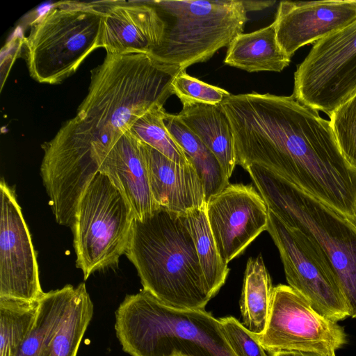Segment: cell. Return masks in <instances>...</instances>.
<instances>
[{
    "mask_svg": "<svg viewBox=\"0 0 356 356\" xmlns=\"http://www.w3.org/2000/svg\"><path fill=\"white\" fill-rule=\"evenodd\" d=\"M234 134L236 163L264 166L356 220V170L330 122L293 95H230L220 104Z\"/></svg>",
    "mask_w": 356,
    "mask_h": 356,
    "instance_id": "6da1fadb",
    "label": "cell"
},
{
    "mask_svg": "<svg viewBox=\"0 0 356 356\" xmlns=\"http://www.w3.org/2000/svg\"><path fill=\"white\" fill-rule=\"evenodd\" d=\"M181 70L147 54H106L90 72L88 93L76 116L111 147L143 114L163 107Z\"/></svg>",
    "mask_w": 356,
    "mask_h": 356,
    "instance_id": "7a4b0ae2",
    "label": "cell"
},
{
    "mask_svg": "<svg viewBox=\"0 0 356 356\" xmlns=\"http://www.w3.org/2000/svg\"><path fill=\"white\" fill-rule=\"evenodd\" d=\"M143 290L177 309H205L213 298L181 214L159 208L134 219L125 253Z\"/></svg>",
    "mask_w": 356,
    "mask_h": 356,
    "instance_id": "3957f363",
    "label": "cell"
},
{
    "mask_svg": "<svg viewBox=\"0 0 356 356\" xmlns=\"http://www.w3.org/2000/svg\"><path fill=\"white\" fill-rule=\"evenodd\" d=\"M115 330L131 356H236L210 312L168 307L143 289L119 305Z\"/></svg>",
    "mask_w": 356,
    "mask_h": 356,
    "instance_id": "277c9868",
    "label": "cell"
},
{
    "mask_svg": "<svg viewBox=\"0 0 356 356\" xmlns=\"http://www.w3.org/2000/svg\"><path fill=\"white\" fill-rule=\"evenodd\" d=\"M245 170L268 209L318 244L337 274L349 316L356 318V220L264 166L251 164Z\"/></svg>",
    "mask_w": 356,
    "mask_h": 356,
    "instance_id": "5b68a950",
    "label": "cell"
},
{
    "mask_svg": "<svg viewBox=\"0 0 356 356\" xmlns=\"http://www.w3.org/2000/svg\"><path fill=\"white\" fill-rule=\"evenodd\" d=\"M104 6V1H58L31 24L22 49L34 80L58 84L101 47Z\"/></svg>",
    "mask_w": 356,
    "mask_h": 356,
    "instance_id": "8992f818",
    "label": "cell"
},
{
    "mask_svg": "<svg viewBox=\"0 0 356 356\" xmlns=\"http://www.w3.org/2000/svg\"><path fill=\"white\" fill-rule=\"evenodd\" d=\"M149 1L165 24L161 44L149 55L181 70L228 47L248 19L242 0Z\"/></svg>",
    "mask_w": 356,
    "mask_h": 356,
    "instance_id": "52a82bcc",
    "label": "cell"
},
{
    "mask_svg": "<svg viewBox=\"0 0 356 356\" xmlns=\"http://www.w3.org/2000/svg\"><path fill=\"white\" fill-rule=\"evenodd\" d=\"M42 148L40 175L56 221L72 227L81 199L110 147L76 115Z\"/></svg>",
    "mask_w": 356,
    "mask_h": 356,
    "instance_id": "ba28073f",
    "label": "cell"
},
{
    "mask_svg": "<svg viewBox=\"0 0 356 356\" xmlns=\"http://www.w3.org/2000/svg\"><path fill=\"white\" fill-rule=\"evenodd\" d=\"M134 216L108 177L98 172L79 202L72 230L76 266L86 280L118 265L127 250Z\"/></svg>",
    "mask_w": 356,
    "mask_h": 356,
    "instance_id": "9c48e42d",
    "label": "cell"
},
{
    "mask_svg": "<svg viewBox=\"0 0 356 356\" xmlns=\"http://www.w3.org/2000/svg\"><path fill=\"white\" fill-rule=\"evenodd\" d=\"M356 93V20L316 41L294 73L293 96L330 116Z\"/></svg>",
    "mask_w": 356,
    "mask_h": 356,
    "instance_id": "30bf717a",
    "label": "cell"
},
{
    "mask_svg": "<svg viewBox=\"0 0 356 356\" xmlns=\"http://www.w3.org/2000/svg\"><path fill=\"white\" fill-rule=\"evenodd\" d=\"M267 231L280 252L289 286L326 318L337 323L348 317L339 279L318 244L269 209Z\"/></svg>",
    "mask_w": 356,
    "mask_h": 356,
    "instance_id": "8fae6325",
    "label": "cell"
},
{
    "mask_svg": "<svg viewBox=\"0 0 356 356\" xmlns=\"http://www.w3.org/2000/svg\"><path fill=\"white\" fill-rule=\"evenodd\" d=\"M256 337L269 353L296 350L334 356L347 343L341 326L318 314L298 292L284 284L273 287L266 329Z\"/></svg>",
    "mask_w": 356,
    "mask_h": 356,
    "instance_id": "7c38bea8",
    "label": "cell"
},
{
    "mask_svg": "<svg viewBox=\"0 0 356 356\" xmlns=\"http://www.w3.org/2000/svg\"><path fill=\"white\" fill-rule=\"evenodd\" d=\"M0 298L39 300L42 291L36 253L14 190L0 183Z\"/></svg>",
    "mask_w": 356,
    "mask_h": 356,
    "instance_id": "4fadbf2b",
    "label": "cell"
},
{
    "mask_svg": "<svg viewBox=\"0 0 356 356\" xmlns=\"http://www.w3.org/2000/svg\"><path fill=\"white\" fill-rule=\"evenodd\" d=\"M206 213L217 250L227 265L268 229V208L252 184H229L209 198Z\"/></svg>",
    "mask_w": 356,
    "mask_h": 356,
    "instance_id": "5bb4252c",
    "label": "cell"
},
{
    "mask_svg": "<svg viewBox=\"0 0 356 356\" xmlns=\"http://www.w3.org/2000/svg\"><path fill=\"white\" fill-rule=\"evenodd\" d=\"M356 20V1H281L275 19L277 42L291 58Z\"/></svg>",
    "mask_w": 356,
    "mask_h": 356,
    "instance_id": "9a60e30c",
    "label": "cell"
},
{
    "mask_svg": "<svg viewBox=\"0 0 356 356\" xmlns=\"http://www.w3.org/2000/svg\"><path fill=\"white\" fill-rule=\"evenodd\" d=\"M101 47L106 54H151L162 42L165 24L149 1H104Z\"/></svg>",
    "mask_w": 356,
    "mask_h": 356,
    "instance_id": "2e32d148",
    "label": "cell"
},
{
    "mask_svg": "<svg viewBox=\"0 0 356 356\" xmlns=\"http://www.w3.org/2000/svg\"><path fill=\"white\" fill-rule=\"evenodd\" d=\"M99 172L108 177L141 220L158 209L150 188L143 143L129 130L110 147Z\"/></svg>",
    "mask_w": 356,
    "mask_h": 356,
    "instance_id": "e0dca14e",
    "label": "cell"
},
{
    "mask_svg": "<svg viewBox=\"0 0 356 356\" xmlns=\"http://www.w3.org/2000/svg\"><path fill=\"white\" fill-rule=\"evenodd\" d=\"M143 147L158 208L183 214L206 207L204 184L191 162L178 163L144 143Z\"/></svg>",
    "mask_w": 356,
    "mask_h": 356,
    "instance_id": "ac0fdd59",
    "label": "cell"
},
{
    "mask_svg": "<svg viewBox=\"0 0 356 356\" xmlns=\"http://www.w3.org/2000/svg\"><path fill=\"white\" fill-rule=\"evenodd\" d=\"M179 119L216 156L229 179L237 165L229 120L220 104L184 101Z\"/></svg>",
    "mask_w": 356,
    "mask_h": 356,
    "instance_id": "d6986e66",
    "label": "cell"
},
{
    "mask_svg": "<svg viewBox=\"0 0 356 356\" xmlns=\"http://www.w3.org/2000/svg\"><path fill=\"white\" fill-rule=\"evenodd\" d=\"M291 61L280 47L275 23L237 35L227 47L224 62L248 72L282 71Z\"/></svg>",
    "mask_w": 356,
    "mask_h": 356,
    "instance_id": "ffe728a7",
    "label": "cell"
},
{
    "mask_svg": "<svg viewBox=\"0 0 356 356\" xmlns=\"http://www.w3.org/2000/svg\"><path fill=\"white\" fill-rule=\"evenodd\" d=\"M273 287L261 254L247 261L240 299L243 325L259 335L266 329L270 315Z\"/></svg>",
    "mask_w": 356,
    "mask_h": 356,
    "instance_id": "44dd1931",
    "label": "cell"
},
{
    "mask_svg": "<svg viewBox=\"0 0 356 356\" xmlns=\"http://www.w3.org/2000/svg\"><path fill=\"white\" fill-rule=\"evenodd\" d=\"M164 122L202 179L207 202L230 183L216 156L177 115L165 113Z\"/></svg>",
    "mask_w": 356,
    "mask_h": 356,
    "instance_id": "7402d4cb",
    "label": "cell"
},
{
    "mask_svg": "<svg viewBox=\"0 0 356 356\" xmlns=\"http://www.w3.org/2000/svg\"><path fill=\"white\" fill-rule=\"evenodd\" d=\"M74 289L67 284L44 293L33 328L15 356H42L65 314Z\"/></svg>",
    "mask_w": 356,
    "mask_h": 356,
    "instance_id": "603a6c76",
    "label": "cell"
},
{
    "mask_svg": "<svg viewBox=\"0 0 356 356\" xmlns=\"http://www.w3.org/2000/svg\"><path fill=\"white\" fill-rule=\"evenodd\" d=\"M93 310L86 284L81 283L75 287L65 314L42 356H76Z\"/></svg>",
    "mask_w": 356,
    "mask_h": 356,
    "instance_id": "cb8c5ba5",
    "label": "cell"
},
{
    "mask_svg": "<svg viewBox=\"0 0 356 356\" xmlns=\"http://www.w3.org/2000/svg\"><path fill=\"white\" fill-rule=\"evenodd\" d=\"M193 238L200 265L213 298L225 284L229 269L222 261L207 220L206 207L181 214Z\"/></svg>",
    "mask_w": 356,
    "mask_h": 356,
    "instance_id": "d4e9b609",
    "label": "cell"
},
{
    "mask_svg": "<svg viewBox=\"0 0 356 356\" xmlns=\"http://www.w3.org/2000/svg\"><path fill=\"white\" fill-rule=\"evenodd\" d=\"M40 300L0 298V356H15L37 318Z\"/></svg>",
    "mask_w": 356,
    "mask_h": 356,
    "instance_id": "484cf974",
    "label": "cell"
},
{
    "mask_svg": "<svg viewBox=\"0 0 356 356\" xmlns=\"http://www.w3.org/2000/svg\"><path fill=\"white\" fill-rule=\"evenodd\" d=\"M165 113L163 107L154 108L140 117L129 131L140 141L173 161L181 164L190 163L184 149L165 126Z\"/></svg>",
    "mask_w": 356,
    "mask_h": 356,
    "instance_id": "4316f807",
    "label": "cell"
},
{
    "mask_svg": "<svg viewBox=\"0 0 356 356\" xmlns=\"http://www.w3.org/2000/svg\"><path fill=\"white\" fill-rule=\"evenodd\" d=\"M330 118L340 151L347 163L356 170V93Z\"/></svg>",
    "mask_w": 356,
    "mask_h": 356,
    "instance_id": "83f0119b",
    "label": "cell"
},
{
    "mask_svg": "<svg viewBox=\"0 0 356 356\" xmlns=\"http://www.w3.org/2000/svg\"><path fill=\"white\" fill-rule=\"evenodd\" d=\"M172 88L173 95H176L181 102L189 101L218 105L231 95L222 88L190 76L186 70H181L176 75Z\"/></svg>",
    "mask_w": 356,
    "mask_h": 356,
    "instance_id": "f1b7e54d",
    "label": "cell"
},
{
    "mask_svg": "<svg viewBox=\"0 0 356 356\" xmlns=\"http://www.w3.org/2000/svg\"><path fill=\"white\" fill-rule=\"evenodd\" d=\"M220 328L236 356H270L256 335L233 316L218 318Z\"/></svg>",
    "mask_w": 356,
    "mask_h": 356,
    "instance_id": "f546056e",
    "label": "cell"
},
{
    "mask_svg": "<svg viewBox=\"0 0 356 356\" xmlns=\"http://www.w3.org/2000/svg\"><path fill=\"white\" fill-rule=\"evenodd\" d=\"M245 11L261 10L270 6H272L275 1H248L242 0Z\"/></svg>",
    "mask_w": 356,
    "mask_h": 356,
    "instance_id": "4dcf8cb0",
    "label": "cell"
},
{
    "mask_svg": "<svg viewBox=\"0 0 356 356\" xmlns=\"http://www.w3.org/2000/svg\"><path fill=\"white\" fill-rule=\"evenodd\" d=\"M270 354V356H330L314 352H304L296 350H282L271 353Z\"/></svg>",
    "mask_w": 356,
    "mask_h": 356,
    "instance_id": "1f68e13d",
    "label": "cell"
}]
</instances>
